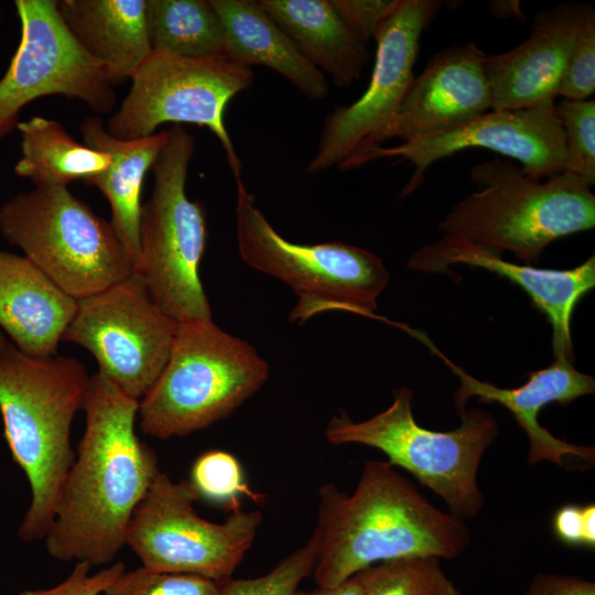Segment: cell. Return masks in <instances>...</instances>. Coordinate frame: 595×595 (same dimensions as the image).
<instances>
[{"label": "cell", "mask_w": 595, "mask_h": 595, "mask_svg": "<svg viewBox=\"0 0 595 595\" xmlns=\"http://www.w3.org/2000/svg\"><path fill=\"white\" fill-rule=\"evenodd\" d=\"M357 574L364 595H461L436 556L383 561Z\"/></svg>", "instance_id": "27"}, {"label": "cell", "mask_w": 595, "mask_h": 595, "mask_svg": "<svg viewBox=\"0 0 595 595\" xmlns=\"http://www.w3.org/2000/svg\"><path fill=\"white\" fill-rule=\"evenodd\" d=\"M595 91V11L578 30L562 75L559 96L585 100Z\"/></svg>", "instance_id": "32"}, {"label": "cell", "mask_w": 595, "mask_h": 595, "mask_svg": "<svg viewBox=\"0 0 595 595\" xmlns=\"http://www.w3.org/2000/svg\"><path fill=\"white\" fill-rule=\"evenodd\" d=\"M199 496L190 480L159 472L137 506L126 533L144 569L195 574L224 583L251 548L262 522L259 511H232L224 522L199 517Z\"/></svg>", "instance_id": "11"}, {"label": "cell", "mask_w": 595, "mask_h": 595, "mask_svg": "<svg viewBox=\"0 0 595 595\" xmlns=\"http://www.w3.org/2000/svg\"><path fill=\"white\" fill-rule=\"evenodd\" d=\"M470 181L479 190L441 220L444 237L510 251L528 264L552 241L595 226L591 186L569 171L537 181L511 161L491 159L472 166Z\"/></svg>", "instance_id": "4"}, {"label": "cell", "mask_w": 595, "mask_h": 595, "mask_svg": "<svg viewBox=\"0 0 595 595\" xmlns=\"http://www.w3.org/2000/svg\"><path fill=\"white\" fill-rule=\"evenodd\" d=\"M177 322L154 302L139 272L77 300L62 340L87 349L98 372L140 401L162 372Z\"/></svg>", "instance_id": "12"}, {"label": "cell", "mask_w": 595, "mask_h": 595, "mask_svg": "<svg viewBox=\"0 0 595 595\" xmlns=\"http://www.w3.org/2000/svg\"><path fill=\"white\" fill-rule=\"evenodd\" d=\"M79 131L85 144L110 156L108 169L85 183L97 187L107 198L111 208L110 224L137 270L142 184L165 145L170 131L166 129L141 139L119 140L106 131L98 117L86 118Z\"/></svg>", "instance_id": "21"}, {"label": "cell", "mask_w": 595, "mask_h": 595, "mask_svg": "<svg viewBox=\"0 0 595 595\" xmlns=\"http://www.w3.org/2000/svg\"><path fill=\"white\" fill-rule=\"evenodd\" d=\"M552 531L563 544L572 548H595V505L567 504L552 517Z\"/></svg>", "instance_id": "34"}, {"label": "cell", "mask_w": 595, "mask_h": 595, "mask_svg": "<svg viewBox=\"0 0 595 595\" xmlns=\"http://www.w3.org/2000/svg\"><path fill=\"white\" fill-rule=\"evenodd\" d=\"M130 79L128 95L105 126L111 137L145 138L166 122L205 127L221 144L235 180L241 178L224 113L236 95L252 86L250 67L226 56L187 58L152 51Z\"/></svg>", "instance_id": "10"}, {"label": "cell", "mask_w": 595, "mask_h": 595, "mask_svg": "<svg viewBox=\"0 0 595 595\" xmlns=\"http://www.w3.org/2000/svg\"><path fill=\"white\" fill-rule=\"evenodd\" d=\"M91 565L76 562L69 575L61 583L48 588L23 589L17 595H101L125 571L122 562L89 574Z\"/></svg>", "instance_id": "33"}, {"label": "cell", "mask_w": 595, "mask_h": 595, "mask_svg": "<svg viewBox=\"0 0 595 595\" xmlns=\"http://www.w3.org/2000/svg\"><path fill=\"white\" fill-rule=\"evenodd\" d=\"M209 1L223 23L224 55L227 58L247 67H268L312 100L327 96L325 75L301 53L258 1Z\"/></svg>", "instance_id": "22"}, {"label": "cell", "mask_w": 595, "mask_h": 595, "mask_svg": "<svg viewBox=\"0 0 595 595\" xmlns=\"http://www.w3.org/2000/svg\"><path fill=\"white\" fill-rule=\"evenodd\" d=\"M145 18L152 51L187 58L225 56L223 23L209 0H147Z\"/></svg>", "instance_id": "26"}, {"label": "cell", "mask_w": 595, "mask_h": 595, "mask_svg": "<svg viewBox=\"0 0 595 595\" xmlns=\"http://www.w3.org/2000/svg\"><path fill=\"white\" fill-rule=\"evenodd\" d=\"M58 12L77 42L104 65L113 85L131 78L152 52L147 0H61Z\"/></svg>", "instance_id": "23"}, {"label": "cell", "mask_w": 595, "mask_h": 595, "mask_svg": "<svg viewBox=\"0 0 595 595\" xmlns=\"http://www.w3.org/2000/svg\"><path fill=\"white\" fill-rule=\"evenodd\" d=\"M11 342H8L4 337L2 331L0 329V351H2L4 348H7L10 345Z\"/></svg>", "instance_id": "39"}, {"label": "cell", "mask_w": 595, "mask_h": 595, "mask_svg": "<svg viewBox=\"0 0 595 595\" xmlns=\"http://www.w3.org/2000/svg\"><path fill=\"white\" fill-rule=\"evenodd\" d=\"M269 371L252 345L213 318L177 323L167 361L139 401V428L159 440L206 429L253 396Z\"/></svg>", "instance_id": "5"}, {"label": "cell", "mask_w": 595, "mask_h": 595, "mask_svg": "<svg viewBox=\"0 0 595 595\" xmlns=\"http://www.w3.org/2000/svg\"><path fill=\"white\" fill-rule=\"evenodd\" d=\"M334 8L365 42L374 39L378 28L400 6L401 0H331Z\"/></svg>", "instance_id": "35"}, {"label": "cell", "mask_w": 595, "mask_h": 595, "mask_svg": "<svg viewBox=\"0 0 595 595\" xmlns=\"http://www.w3.org/2000/svg\"><path fill=\"white\" fill-rule=\"evenodd\" d=\"M485 57L474 43L452 45L431 56L370 148L394 138L408 142L443 133L489 111Z\"/></svg>", "instance_id": "16"}, {"label": "cell", "mask_w": 595, "mask_h": 595, "mask_svg": "<svg viewBox=\"0 0 595 595\" xmlns=\"http://www.w3.org/2000/svg\"><path fill=\"white\" fill-rule=\"evenodd\" d=\"M169 131L151 167V195L141 208L136 271L158 306L175 322L207 320L212 310L199 277L208 238L206 213L185 191L195 139L180 125Z\"/></svg>", "instance_id": "7"}, {"label": "cell", "mask_w": 595, "mask_h": 595, "mask_svg": "<svg viewBox=\"0 0 595 595\" xmlns=\"http://www.w3.org/2000/svg\"><path fill=\"white\" fill-rule=\"evenodd\" d=\"M413 391L400 387L392 403L364 421L346 412L334 415L325 430L334 444H361L381 451L388 463L413 475L443 499L450 512L474 518L485 504L477 484L480 461L499 433L494 415L482 409L461 413V425L447 432L418 424L412 412Z\"/></svg>", "instance_id": "6"}, {"label": "cell", "mask_w": 595, "mask_h": 595, "mask_svg": "<svg viewBox=\"0 0 595 595\" xmlns=\"http://www.w3.org/2000/svg\"><path fill=\"white\" fill-rule=\"evenodd\" d=\"M76 307L77 300L26 257L0 248V329L21 353L55 356Z\"/></svg>", "instance_id": "20"}, {"label": "cell", "mask_w": 595, "mask_h": 595, "mask_svg": "<svg viewBox=\"0 0 595 595\" xmlns=\"http://www.w3.org/2000/svg\"><path fill=\"white\" fill-rule=\"evenodd\" d=\"M190 483L199 498L239 510L241 495L258 500L261 495L248 487L238 459L230 453L212 450L199 455L193 463Z\"/></svg>", "instance_id": "28"}, {"label": "cell", "mask_w": 595, "mask_h": 595, "mask_svg": "<svg viewBox=\"0 0 595 595\" xmlns=\"http://www.w3.org/2000/svg\"><path fill=\"white\" fill-rule=\"evenodd\" d=\"M21 39L0 78V139L18 127L20 110L34 99L63 95L108 113L113 84L64 23L54 0H15Z\"/></svg>", "instance_id": "13"}, {"label": "cell", "mask_w": 595, "mask_h": 595, "mask_svg": "<svg viewBox=\"0 0 595 595\" xmlns=\"http://www.w3.org/2000/svg\"><path fill=\"white\" fill-rule=\"evenodd\" d=\"M482 148L520 163L531 178L542 181L566 170L564 132L555 104L537 107L489 110L443 133L402 142L396 147L376 145L347 159L339 169L351 170L387 158L407 160L413 173L401 196L414 192L424 173L436 161L465 149Z\"/></svg>", "instance_id": "15"}, {"label": "cell", "mask_w": 595, "mask_h": 595, "mask_svg": "<svg viewBox=\"0 0 595 595\" xmlns=\"http://www.w3.org/2000/svg\"><path fill=\"white\" fill-rule=\"evenodd\" d=\"M404 331L425 344L458 378L459 386L454 393V404L459 414L466 410L467 401L473 397H477L479 402H497L511 412L527 434L529 465L551 462L558 467H565L566 456L594 464V446L576 445L555 437L540 425L538 420L541 409L549 403L566 405L580 397L595 392V378L578 371L573 361L554 359L549 367L530 372L523 385L511 389L499 388L474 378L455 365L440 351L424 332L409 326Z\"/></svg>", "instance_id": "17"}, {"label": "cell", "mask_w": 595, "mask_h": 595, "mask_svg": "<svg viewBox=\"0 0 595 595\" xmlns=\"http://www.w3.org/2000/svg\"><path fill=\"white\" fill-rule=\"evenodd\" d=\"M221 583L195 574L125 571L101 595H220Z\"/></svg>", "instance_id": "31"}, {"label": "cell", "mask_w": 595, "mask_h": 595, "mask_svg": "<svg viewBox=\"0 0 595 595\" xmlns=\"http://www.w3.org/2000/svg\"><path fill=\"white\" fill-rule=\"evenodd\" d=\"M264 12L301 53L339 88L363 74L369 54L365 42L338 14L331 0H260Z\"/></svg>", "instance_id": "24"}, {"label": "cell", "mask_w": 595, "mask_h": 595, "mask_svg": "<svg viewBox=\"0 0 595 595\" xmlns=\"http://www.w3.org/2000/svg\"><path fill=\"white\" fill-rule=\"evenodd\" d=\"M138 409L102 374L90 376L85 430L44 539L52 558L98 566L126 545L131 517L160 472L155 452L136 432Z\"/></svg>", "instance_id": "1"}, {"label": "cell", "mask_w": 595, "mask_h": 595, "mask_svg": "<svg viewBox=\"0 0 595 595\" xmlns=\"http://www.w3.org/2000/svg\"><path fill=\"white\" fill-rule=\"evenodd\" d=\"M0 234L76 300L136 271L111 224L67 186H35L4 202Z\"/></svg>", "instance_id": "9"}, {"label": "cell", "mask_w": 595, "mask_h": 595, "mask_svg": "<svg viewBox=\"0 0 595 595\" xmlns=\"http://www.w3.org/2000/svg\"><path fill=\"white\" fill-rule=\"evenodd\" d=\"M524 595H595V583L577 576L538 573Z\"/></svg>", "instance_id": "36"}, {"label": "cell", "mask_w": 595, "mask_h": 595, "mask_svg": "<svg viewBox=\"0 0 595 595\" xmlns=\"http://www.w3.org/2000/svg\"><path fill=\"white\" fill-rule=\"evenodd\" d=\"M293 595H364V586L359 575L356 573L335 586H317V588L311 591L298 588Z\"/></svg>", "instance_id": "37"}, {"label": "cell", "mask_w": 595, "mask_h": 595, "mask_svg": "<svg viewBox=\"0 0 595 595\" xmlns=\"http://www.w3.org/2000/svg\"><path fill=\"white\" fill-rule=\"evenodd\" d=\"M90 376L75 358H35L12 343L0 351V414L13 462L28 478L31 500L19 527L22 541L44 540L75 459L71 428Z\"/></svg>", "instance_id": "3"}, {"label": "cell", "mask_w": 595, "mask_h": 595, "mask_svg": "<svg viewBox=\"0 0 595 595\" xmlns=\"http://www.w3.org/2000/svg\"><path fill=\"white\" fill-rule=\"evenodd\" d=\"M565 142L566 170L595 183V101L564 99L555 105Z\"/></svg>", "instance_id": "29"}, {"label": "cell", "mask_w": 595, "mask_h": 595, "mask_svg": "<svg viewBox=\"0 0 595 595\" xmlns=\"http://www.w3.org/2000/svg\"><path fill=\"white\" fill-rule=\"evenodd\" d=\"M482 268L520 286L552 327L554 359L575 360L571 322L578 301L595 285V256L567 269H541L506 261L497 252L442 236L411 255L408 267L426 273L447 272L453 264Z\"/></svg>", "instance_id": "18"}, {"label": "cell", "mask_w": 595, "mask_h": 595, "mask_svg": "<svg viewBox=\"0 0 595 595\" xmlns=\"http://www.w3.org/2000/svg\"><path fill=\"white\" fill-rule=\"evenodd\" d=\"M317 538L282 559L270 572L255 578L228 580L221 583L220 595H293L303 578L313 572Z\"/></svg>", "instance_id": "30"}, {"label": "cell", "mask_w": 595, "mask_h": 595, "mask_svg": "<svg viewBox=\"0 0 595 595\" xmlns=\"http://www.w3.org/2000/svg\"><path fill=\"white\" fill-rule=\"evenodd\" d=\"M593 10L589 4L571 2L539 12L526 41L505 53L486 55L490 110L555 104L576 34Z\"/></svg>", "instance_id": "19"}, {"label": "cell", "mask_w": 595, "mask_h": 595, "mask_svg": "<svg viewBox=\"0 0 595 595\" xmlns=\"http://www.w3.org/2000/svg\"><path fill=\"white\" fill-rule=\"evenodd\" d=\"M236 238L246 264L288 284L299 296L289 320L303 324L332 310L368 317L390 275L379 257L340 241L302 245L286 240L236 180Z\"/></svg>", "instance_id": "8"}, {"label": "cell", "mask_w": 595, "mask_h": 595, "mask_svg": "<svg viewBox=\"0 0 595 595\" xmlns=\"http://www.w3.org/2000/svg\"><path fill=\"white\" fill-rule=\"evenodd\" d=\"M434 0H401L378 28L375 64L367 89L349 106L335 108L325 119L316 153L305 169L316 174L340 166L372 145L396 115L414 75L421 35L440 11Z\"/></svg>", "instance_id": "14"}, {"label": "cell", "mask_w": 595, "mask_h": 595, "mask_svg": "<svg viewBox=\"0 0 595 595\" xmlns=\"http://www.w3.org/2000/svg\"><path fill=\"white\" fill-rule=\"evenodd\" d=\"M318 498L312 572L318 587L335 586L383 561L453 559L470 541L463 519L434 507L388 462H366L351 495L327 483Z\"/></svg>", "instance_id": "2"}, {"label": "cell", "mask_w": 595, "mask_h": 595, "mask_svg": "<svg viewBox=\"0 0 595 595\" xmlns=\"http://www.w3.org/2000/svg\"><path fill=\"white\" fill-rule=\"evenodd\" d=\"M21 158L14 165L18 176L35 186H67L104 173L108 153L77 142L56 120L41 116L20 121Z\"/></svg>", "instance_id": "25"}, {"label": "cell", "mask_w": 595, "mask_h": 595, "mask_svg": "<svg viewBox=\"0 0 595 595\" xmlns=\"http://www.w3.org/2000/svg\"><path fill=\"white\" fill-rule=\"evenodd\" d=\"M494 14H497L499 17H520L521 11L519 9V2L518 1H495L490 4Z\"/></svg>", "instance_id": "38"}]
</instances>
